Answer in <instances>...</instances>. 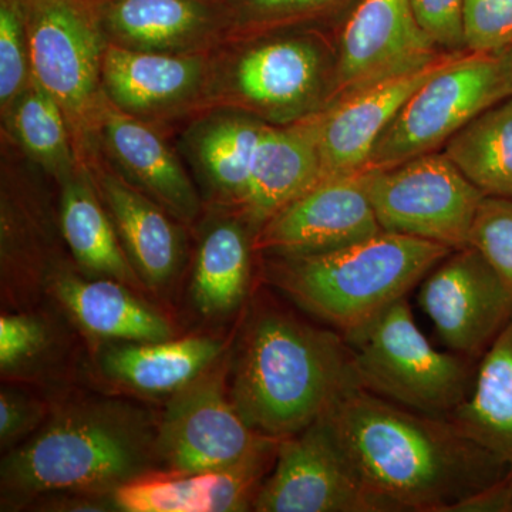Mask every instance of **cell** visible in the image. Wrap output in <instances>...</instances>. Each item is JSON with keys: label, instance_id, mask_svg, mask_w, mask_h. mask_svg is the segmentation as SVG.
<instances>
[{"label": "cell", "instance_id": "2e32d148", "mask_svg": "<svg viewBox=\"0 0 512 512\" xmlns=\"http://www.w3.org/2000/svg\"><path fill=\"white\" fill-rule=\"evenodd\" d=\"M278 443V439H266L232 466L201 473L138 478L111 495L114 507L126 512L251 510L266 473L274 466Z\"/></svg>", "mask_w": 512, "mask_h": 512}, {"label": "cell", "instance_id": "7402d4cb", "mask_svg": "<svg viewBox=\"0 0 512 512\" xmlns=\"http://www.w3.org/2000/svg\"><path fill=\"white\" fill-rule=\"evenodd\" d=\"M224 343L211 338L119 342L101 353V375L141 394L183 389L220 360Z\"/></svg>", "mask_w": 512, "mask_h": 512}, {"label": "cell", "instance_id": "83f0119b", "mask_svg": "<svg viewBox=\"0 0 512 512\" xmlns=\"http://www.w3.org/2000/svg\"><path fill=\"white\" fill-rule=\"evenodd\" d=\"M269 124L258 117L222 116L208 121L194 137V153L214 190L242 204L256 147Z\"/></svg>", "mask_w": 512, "mask_h": 512}, {"label": "cell", "instance_id": "9a60e30c", "mask_svg": "<svg viewBox=\"0 0 512 512\" xmlns=\"http://www.w3.org/2000/svg\"><path fill=\"white\" fill-rule=\"evenodd\" d=\"M460 53H446L427 66L382 80L326 106L320 130L322 181L365 170L377 140L406 101Z\"/></svg>", "mask_w": 512, "mask_h": 512}, {"label": "cell", "instance_id": "d6a6232c", "mask_svg": "<svg viewBox=\"0 0 512 512\" xmlns=\"http://www.w3.org/2000/svg\"><path fill=\"white\" fill-rule=\"evenodd\" d=\"M468 52L497 53L512 46V0H464Z\"/></svg>", "mask_w": 512, "mask_h": 512}, {"label": "cell", "instance_id": "484cf974", "mask_svg": "<svg viewBox=\"0 0 512 512\" xmlns=\"http://www.w3.org/2000/svg\"><path fill=\"white\" fill-rule=\"evenodd\" d=\"M254 242L241 221H222L202 238L195 258L191 296L202 315L225 316L237 311L251 285Z\"/></svg>", "mask_w": 512, "mask_h": 512}, {"label": "cell", "instance_id": "277c9868", "mask_svg": "<svg viewBox=\"0 0 512 512\" xmlns=\"http://www.w3.org/2000/svg\"><path fill=\"white\" fill-rule=\"evenodd\" d=\"M454 249L382 231L333 251L271 256L266 279L343 336L365 326Z\"/></svg>", "mask_w": 512, "mask_h": 512}, {"label": "cell", "instance_id": "4316f807", "mask_svg": "<svg viewBox=\"0 0 512 512\" xmlns=\"http://www.w3.org/2000/svg\"><path fill=\"white\" fill-rule=\"evenodd\" d=\"M443 151L485 197L512 200V97L471 120Z\"/></svg>", "mask_w": 512, "mask_h": 512}, {"label": "cell", "instance_id": "4dcf8cb0", "mask_svg": "<svg viewBox=\"0 0 512 512\" xmlns=\"http://www.w3.org/2000/svg\"><path fill=\"white\" fill-rule=\"evenodd\" d=\"M30 80L23 0H0V103L3 111L9 110Z\"/></svg>", "mask_w": 512, "mask_h": 512}, {"label": "cell", "instance_id": "5bb4252c", "mask_svg": "<svg viewBox=\"0 0 512 512\" xmlns=\"http://www.w3.org/2000/svg\"><path fill=\"white\" fill-rule=\"evenodd\" d=\"M315 36L276 37L239 57L232 89L261 120L289 124L328 104L325 53Z\"/></svg>", "mask_w": 512, "mask_h": 512}, {"label": "cell", "instance_id": "ac0fdd59", "mask_svg": "<svg viewBox=\"0 0 512 512\" xmlns=\"http://www.w3.org/2000/svg\"><path fill=\"white\" fill-rule=\"evenodd\" d=\"M96 5L110 43L148 52L187 53L231 20L225 0H96Z\"/></svg>", "mask_w": 512, "mask_h": 512}, {"label": "cell", "instance_id": "8d00e7d4", "mask_svg": "<svg viewBox=\"0 0 512 512\" xmlns=\"http://www.w3.org/2000/svg\"><path fill=\"white\" fill-rule=\"evenodd\" d=\"M450 512H512V471L497 483L460 501Z\"/></svg>", "mask_w": 512, "mask_h": 512}, {"label": "cell", "instance_id": "9c48e42d", "mask_svg": "<svg viewBox=\"0 0 512 512\" xmlns=\"http://www.w3.org/2000/svg\"><path fill=\"white\" fill-rule=\"evenodd\" d=\"M266 439L244 420L229 393L227 367L217 363L171 394L156 436L164 474H190L232 466Z\"/></svg>", "mask_w": 512, "mask_h": 512}, {"label": "cell", "instance_id": "30bf717a", "mask_svg": "<svg viewBox=\"0 0 512 512\" xmlns=\"http://www.w3.org/2000/svg\"><path fill=\"white\" fill-rule=\"evenodd\" d=\"M419 303L451 352L480 362L512 320V296L483 254L454 249L421 281Z\"/></svg>", "mask_w": 512, "mask_h": 512}, {"label": "cell", "instance_id": "8992f818", "mask_svg": "<svg viewBox=\"0 0 512 512\" xmlns=\"http://www.w3.org/2000/svg\"><path fill=\"white\" fill-rule=\"evenodd\" d=\"M510 97V49L461 52L406 101L377 140L365 170H384L439 150L483 111Z\"/></svg>", "mask_w": 512, "mask_h": 512}, {"label": "cell", "instance_id": "3957f363", "mask_svg": "<svg viewBox=\"0 0 512 512\" xmlns=\"http://www.w3.org/2000/svg\"><path fill=\"white\" fill-rule=\"evenodd\" d=\"M157 426L123 400L69 404L3 458V498L18 505L52 494L113 495L158 467Z\"/></svg>", "mask_w": 512, "mask_h": 512}, {"label": "cell", "instance_id": "603a6c76", "mask_svg": "<svg viewBox=\"0 0 512 512\" xmlns=\"http://www.w3.org/2000/svg\"><path fill=\"white\" fill-rule=\"evenodd\" d=\"M110 278L83 279L60 274L52 292L64 309L90 335L119 342L173 339L170 322L156 309Z\"/></svg>", "mask_w": 512, "mask_h": 512}, {"label": "cell", "instance_id": "4fadbf2b", "mask_svg": "<svg viewBox=\"0 0 512 512\" xmlns=\"http://www.w3.org/2000/svg\"><path fill=\"white\" fill-rule=\"evenodd\" d=\"M382 232L366 190V170L320 181L258 228L265 255L320 254Z\"/></svg>", "mask_w": 512, "mask_h": 512}, {"label": "cell", "instance_id": "8fae6325", "mask_svg": "<svg viewBox=\"0 0 512 512\" xmlns=\"http://www.w3.org/2000/svg\"><path fill=\"white\" fill-rule=\"evenodd\" d=\"M252 510L377 512L325 414L279 440L271 476L259 488Z\"/></svg>", "mask_w": 512, "mask_h": 512}, {"label": "cell", "instance_id": "7c38bea8", "mask_svg": "<svg viewBox=\"0 0 512 512\" xmlns=\"http://www.w3.org/2000/svg\"><path fill=\"white\" fill-rule=\"evenodd\" d=\"M329 104L412 72L446 53L424 32L412 0H359L342 20Z\"/></svg>", "mask_w": 512, "mask_h": 512}, {"label": "cell", "instance_id": "d6986e66", "mask_svg": "<svg viewBox=\"0 0 512 512\" xmlns=\"http://www.w3.org/2000/svg\"><path fill=\"white\" fill-rule=\"evenodd\" d=\"M205 77L202 57L148 52L109 43L101 89L111 106L133 117L161 113L197 93Z\"/></svg>", "mask_w": 512, "mask_h": 512}, {"label": "cell", "instance_id": "44dd1931", "mask_svg": "<svg viewBox=\"0 0 512 512\" xmlns=\"http://www.w3.org/2000/svg\"><path fill=\"white\" fill-rule=\"evenodd\" d=\"M99 191L141 282L157 289L173 281L183 262L184 239L168 212L113 174L101 173Z\"/></svg>", "mask_w": 512, "mask_h": 512}, {"label": "cell", "instance_id": "5b68a950", "mask_svg": "<svg viewBox=\"0 0 512 512\" xmlns=\"http://www.w3.org/2000/svg\"><path fill=\"white\" fill-rule=\"evenodd\" d=\"M345 338L360 389L404 409L448 419L473 390L478 363L434 349L406 298Z\"/></svg>", "mask_w": 512, "mask_h": 512}, {"label": "cell", "instance_id": "f1b7e54d", "mask_svg": "<svg viewBox=\"0 0 512 512\" xmlns=\"http://www.w3.org/2000/svg\"><path fill=\"white\" fill-rule=\"evenodd\" d=\"M20 146L60 183L76 173L66 114L35 80L6 111Z\"/></svg>", "mask_w": 512, "mask_h": 512}, {"label": "cell", "instance_id": "52a82bcc", "mask_svg": "<svg viewBox=\"0 0 512 512\" xmlns=\"http://www.w3.org/2000/svg\"><path fill=\"white\" fill-rule=\"evenodd\" d=\"M366 190L382 231L451 249L470 245L485 197L444 151L384 170H366Z\"/></svg>", "mask_w": 512, "mask_h": 512}, {"label": "cell", "instance_id": "ffe728a7", "mask_svg": "<svg viewBox=\"0 0 512 512\" xmlns=\"http://www.w3.org/2000/svg\"><path fill=\"white\" fill-rule=\"evenodd\" d=\"M99 120L111 157L126 173L128 183L173 217L194 220L200 211V198L156 131L114 106L101 107Z\"/></svg>", "mask_w": 512, "mask_h": 512}, {"label": "cell", "instance_id": "e575fe53", "mask_svg": "<svg viewBox=\"0 0 512 512\" xmlns=\"http://www.w3.org/2000/svg\"><path fill=\"white\" fill-rule=\"evenodd\" d=\"M47 332L39 319L29 315L0 318V367L3 372L26 365L45 348Z\"/></svg>", "mask_w": 512, "mask_h": 512}, {"label": "cell", "instance_id": "d590c367", "mask_svg": "<svg viewBox=\"0 0 512 512\" xmlns=\"http://www.w3.org/2000/svg\"><path fill=\"white\" fill-rule=\"evenodd\" d=\"M45 417L43 404L25 394L2 390L0 393V443L9 447L28 436Z\"/></svg>", "mask_w": 512, "mask_h": 512}, {"label": "cell", "instance_id": "74e56055", "mask_svg": "<svg viewBox=\"0 0 512 512\" xmlns=\"http://www.w3.org/2000/svg\"><path fill=\"white\" fill-rule=\"evenodd\" d=\"M510 53H511V57H512V46L510 47Z\"/></svg>", "mask_w": 512, "mask_h": 512}, {"label": "cell", "instance_id": "cb8c5ba5", "mask_svg": "<svg viewBox=\"0 0 512 512\" xmlns=\"http://www.w3.org/2000/svg\"><path fill=\"white\" fill-rule=\"evenodd\" d=\"M60 224L74 259L86 271L127 286L141 284L140 276L121 245L116 225L86 173L76 171L63 181Z\"/></svg>", "mask_w": 512, "mask_h": 512}, {"label": "cell", "instance_id": "ba28073f", "mask_svg": "<svg viewBox=\"0 0 512 512\" xmlns=\"http://www.w3.org/2000/svg\"><path fill=\"white\" fill-rule=\"evenodd\" d=\"M32 79L79 130L99 117L109 43L96 0H23Z\"/></svg>", "mask_w": 512, "mask_h": 512}, {"label": "cell", "instance_id": "f35d334b", "mask_svg": "<svg viewBox=\"0 0 512 512\" xmlns=\"http://www.w3.org/2000/svg\"><path fill=\"white\" fill-rule=\"evenodd\" d=\"M217 2H218V0H217Z\"/></svg>", "mask_w": 512, "mask_h": 512}, {"label": "cell", "instance_id": "d4e9b609", "mask_svg": "<svg viewBox=\"0 0 512 512\" xmlns=\"http://www.w3.org/2000/svg\"><path fill=\"white\" fill-rule=\"evenodd\" d=\"M448 419L512 471V320L481 357L473 390Z\"/></svg>", "mask_w": 512, "mask_h": 512}, {"label": "cell", "instance_id": "7a4b0ae2", "mask_svg": "<svg viewBox=\"0 0 512 512\" xmlns=\"http://www.w3.org/2000/svg\"><path fill=\"white\" fill-rule=\"evenodd\" d=\"M228 384L249 426L278 440L305 430L359 387L342 333L276 306L252 312Z\"/></svg>", "mask_w": 512, "mask_h": 512}, {"label": "cell", "instance_id": "836d02e7", "mask_svg": "<svg viewBox=\"0 0 512 512\" xmlns=\"http://www.w3.org/2000/svg\"><path fill=\"white\" fill-rule=\"evenodd\" d=\"M417 22L443 52H466L464 0H412Z\"/></svg>", "mask_w": 512, "mask_h": 512}, {"label": "cell", "instance_id": "e0dca14e", "mask_svg": "<svg viewBox=\"0 0 512 512\" xmlns=\"http://www.w3.org/2000/svg\"><path fill=\"white\" fill-rule=\"evenodd\" d=\"M323 109L293 123L265 128L241 204L248 224L261 227L275 212L322 181Z\"/></svg>", "mask_w": 512, "mask_h": 512}, {"label": "cell", "instance_id": "1f68e13d", "mask_svg": "<svg viewBox=\"0 0 512 512\" xmlns=\"http://www.w3.org/2000/svg\"><path fill=\"white\" fill-rule=\"evenodd\" d=\"M470 245L493 266L512 296V200L484 197L471 229Z\"/></svg>", "mask_w": 512, "mask_h": 512}, {"label": "cell", "instance_id": "f546056e", "mask_svg": "<svg viewBox=\"0 0 512 512\" xmlns=\"http://www.w3.org/2000/svg\"><path fill=\"white\" fill-rule=\"evenodd\" d=\"M231 20L252 28H276L309 20L342 22L359 0H225Z\"/></svg>", "mask_w": 512, "mask_h": 512}, {"label": "cell", "instance_id": "6da1fadb", "mask_svg": "<svg viewBox=\"0 0 512 512\" xmlns=\"http://www.w3.org/2000/svg\"><path fill=\"white\" fill-rule=\"evenodd\" d=\"M377 512H450L510 467L447 417L350 390L325 413Z\"/></svg>", "mask_w": 512, "mask_h": 512}]
</instances>
